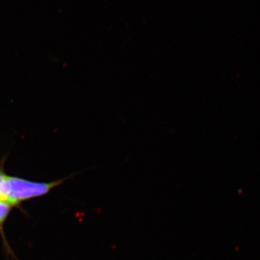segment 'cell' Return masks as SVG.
<instances>
[{
	"mask_svg": "<svg viewBox=\"0 0 260 260\" xmlns=\"http://www.w3.org/2000/svg\"><path fill=\"white\" fill-rule=\"evenodd\" d=\"M64 179L51 182H38L7 174L4 186L5 201L8 202L13 207L18 206L23 202L47 194L62 184Z\"/></svg>",
	"mask_w": 260,
	"mask_h": 260,
	"instance_id": "cell-1",
	"label": "cell"
},
{
	"mask_svg": "<svg viewBox=\"0 0 260 260\" xmlns=\"http://www.w3.org/2000/svg\"><path fill=\"white\" fill-rule=\"evenodd\" d=\"M14 207L7 201H0V233L4 239L3 234V226H4L7 219L9 216L10 212Z\"/></svg>",
	"mask_w": 260,
	"mask_h": 260,
	"instance_id": "cell-2",
	"label": "cell"
},
{
	"mask_svg": "<svg viewBox=\"0 0 260 260\" xmlns=\"http://www.w3.org/2000/svg\"><path fill=\"white\" fill-rule=\"evenodd\" d=\"M7 174L4 171V162L0 165V201H5L4 186Z\"/></svg>",
	"mask_w": 260,
	"mask_h": 260,
	"instance_id": "cell-3",
	"label": "cell"
}]
</instances>
